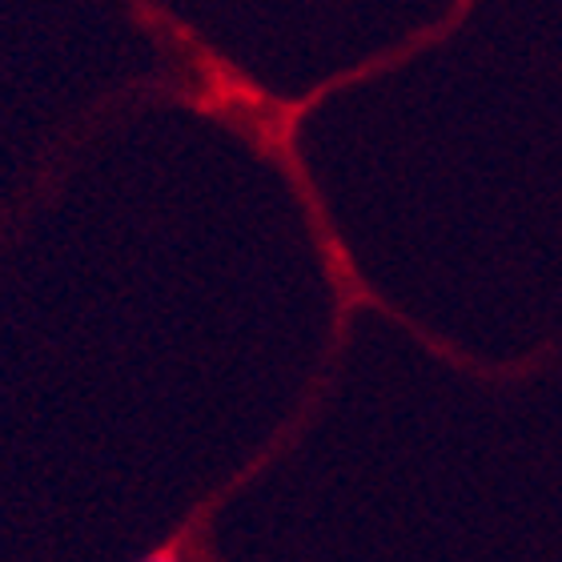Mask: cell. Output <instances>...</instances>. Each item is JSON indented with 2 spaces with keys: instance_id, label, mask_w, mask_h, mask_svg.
<instances>
[{
  "instance_id": "6da1fadb",
  "label": "cell",
  "mask_w": 562,
  "mask_h": 562,
  "mask_svg": "<svg viewBox=\"0 0 562 562\" xmlns=\"http://www.w3.org/2000/svg\"><path fill=\"white\" fill-rule=\"evenodd\" d=\"M140 562H181V559H173V554H149V559H140Z\"/></svg>"
}]
</instances>
